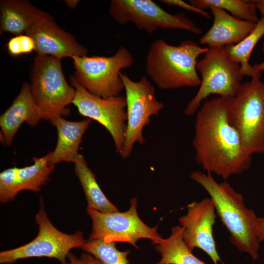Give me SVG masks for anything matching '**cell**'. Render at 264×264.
<instances>
[{
	"label": "cell",
	"instance_id": "obj_1",
	"mask_svg": "<svg viewBox=\"0 0 264 264\" xmlns=\"http://www.w3.org/2000/svg\"><path fill=\"white\" fill-rule=\"evenodd\" d=\"M192 144L197 163L208 173L224 180L251 165L252 155L245 151L240 134L228 121L225 98L207 99L198 110Z\"/></svg>",
	"mask_w": 264,
	"mask_h": 264
},
{
	"label": "cell",
	"instance_id": "obj_2",
	"mask_svg": "<svg viewBox=\"0 0 264 264\" xmlns=\"http://www.w3.org/2000/svg\"><path fill=\"white\" fill-rule=\"evenodd\" d=\"M190 178L208 193L216 212L230 233V242L238 250L258 258L260 241L256 229L258 217L245 205L242 195L224 181L217 182L210 173L195 171Z\"/></svg>",
	"mask_w": 264,
	"mask_h": 264
},
{
	"label": "cell",
	"instance_id": "obj_3",
	"mask_svg": "<svg viewBox=\"0 0 264 264\" xmlns=\"http://www.w3.org/2000/svg\"><path fill=\"white\" fill-rule=\"evenodd\" d=\"M193 41L172 45L162 39L154 41L146 58L148 77L162 89L196 87L201 83L196 68L197 58L208 51Z\"/></svg>",
	"mask_w": 264,
	"mask_h": 264
},
{
	"label": "cell",
	"instance_id": "obj_4",
	"mask_svg": "<svg viewBox=\"0 0 264 264\" xmlns=\"http://www.w3.org/2000/svg\"><path fill=\"white\" fill-rule=\"evenodd\" d=\"M258 72L242 84L237 94L226 98L227 117L250 155L264 153V82Z\"/></svg>",
	"mask_w": 264,
	"mask_h": 264
},
{
	"label": "cell",
	"instance_id": "obj_5",
	"mask_svg": "<svg viewBox=\"0 0 264 264\" xmlns=\"http://www.w3.org/2000/svg\"><path fill=\"white\" fill-rule=\"evenodd\" d=\"M31 93L42 118L49 121L67 116L75 89L67 83L61 60L37 54L32 68Z\"/></svg>",
	"mask_w": 264,
	"mask_h": 264
},
{
	"label": "cell",
	"instance_id": "obj_6",
	"mask_svg": "<svg viewBox=\"0 0 264 264\" xmlns=\"http://www.w3.org/2000/svg\"><path fill=\"white\" fill-rule=\"evenodd\" d=\"M75 69L74 77L90 93L102 98L120 95L124 85L120 73L133 65L132 54L125 47H120L110 57H71Z\"/></svg>",
	"mask_w": 264,
	"mask_h": 264
},
{
	"label": "cell",
	"instance_id": "obj_7",
	"mask_svg": "<svg viewBox=\"0 0 264 264\" xmlns=\"http://www.w3.org/2000/svg\"><path fill=\"white\" fill-rule=\"evenodd\" d=\"M196 68L201 77V83L184 110L188 116L194 115L211 94L225 99L235 96L242 84L241 66L229 60L224 46L209 48L204 57L198 61Z\"/></svg>",
	"mask_w": 264,
	"mask_h": 264
},
{
	"label": "cell",
	"instance_id": "obj_8",
	"mask_svg": "<svg viewBox=\"0 0 264 264\" xmlns=\"http://www.w3.org/2000/svg\"><path fill=\"white\" fill-rule=\"evenodd\" d=\"M35 216L39 225L37 237L29 243L0 253L1 264H12L17 261L33 257H47L57 259L61 264H67L66 258L71 249L82 247L85 243L83 233L67 234L57 229L48 219L43 202Z\"/></svg>",
	"mask_w": 264,
	"mask_h": 264
},
{
	"label": "cell",
	"instance_id": "obj_9",
	"mask_svg": "<svg viewBox=\"0 0 264 264\" xmlns=\"http://www.w3.org/2000/svg\"><path fill=\"white\" fill-rule=\"evenodd\" d=\"M109 13L118 23L131 22L149 33L158 28L184 30L196 35L202 33L184 13H168L152 0H112Z\"/></svg>",
	"mask_w": 264,
	"mask_h": 264
},
{
	"label": "cell",
	"instance_id": "obj_10",
	"mask_svg": "<svg viewBox=\"0 0 264 264\" xmlns=\"http://www.w3.org/2000/svg\"><path fill=\"white\" fill-rule=\"evenodd\" d=\"M129 209L124 212L103 213L87 209L92 222L89 240L103 239L107 242H128L139 248L136 242L141 239L151 240L154 244L162 238L157 226L150 227L140 218L137 211V199H131Z\"/></svg>",
	"mask_w": 264,
	"mask_h": 264
},
{
	"label": "cell",
	"instance_id": "obj_11",
	"mask_svg": "<svg viewBox=\"0 0 264 264\" xmlns=\"http://www.w3.org/2000/svg\"><path fill=\"white\" fill-rule=\"evenodd\" d=\"M120 76L124 85L127 113L126 137L120 154L126 158L131 154L135 143L145 142L143 129L150 123L151 116L158 115L164 105L157 100L155 88L145 76L137 82L122 72Z\"/></svg>",
	"mask_w": 264,
	"mask_h": 264
},
{
	"label": "cell",
	"instance_id": "obj_12",
	"mask_svg": "<svg viewBox=\"0 0 264 264\" xmlns=\"http://www.w3.org/2000/svg\"><path fill=\"white\" fill-rule=\"evenodd\" d=\"M75 89L72 103L82 116L102 125L110 134L116 152L121 154L125 140L127 123V102L122 95L102 98L88 92L74 77L70 78Z\"/></svg>",
	"mask_w": 264,
	"mask_h": 264
},
{
	"label": "cell",
	"instance_id": "obj_13",
	"mask_svg": "<svg viewBox=\"0 0 264 264\" xmlns=\"http://www.w3.org/2000/svg\"><path fill=\"white\" fill-rule=\"evenodd\" d=\"M216 208L212 199L205 198L194 201L188 206L187 214L179 218L184 227V241L192 251L198 247L204 251L215 264L221 261L213 236V226L216 218Z\"/></svg>",
	"mask_w": 264,
	"mask_h": 264
},
{
	"label": "cell",
	"instance_id": "obj_14",
	"mask_svg": "<svg viewBox=\"0 0 264 264\" xmlns=\"http://www.w3.org/2000/svg\"><path fill=\"white\" fill-rule=\"evenodd\" d=\"M25 34L33 39L35 51L38 54L61 60L88 54L86 47L79 44L71 34L60 27L53 17L44 11Z\"/></svg>",
	"mask_w": 264,
	"mask_h": 264
},
{
	"label": "cell",
	"instance_id": "obj_15",
	"mask_svg": "<svg viewBox=\"0 0 264 264\" xmlns=\"http://www.w3.org/2000/svg\"><path fill=\"white\" fill-rule=\"evenodd\" d=\"M51 152L32 158L33 164L22 168L6 169L0 174V201L6 202L14 198L19 192L27 190L38 192L49 178L54 169L49 162Z\"/></svg>",
	"mask_w": 264,
	"mask_h": 264
},
{
	"label": "cell",
	"instance_id": "obj_16",
	"mask_svg": "<svg viewBox=\"0 0 264 264\" xmlns=\"http://www.w3.org/2000/svg\"><path fill=\"white\" fill-rule=\"evenodd\" d=\"M41 119L32 97L30 85L24 83L11 105L0 116V137L2 143L10 145L16 132L24 122L35 126Z\"/></svg>",
	"mask_w": 264,
	"mask_h": 264
},
{
	"label": "cell",
	"instance_id": "obj_17",
	"mask_svg": "<svg viewBox=\"0 0 264 264\" xmlns=\"http://www.w3.org/2000/svg\"><path fill=\"white\" fill-rule=\"evenodd\" d=\"M214 21L208 31L199 39L202 44L209 48L221 47L237 44L248 36L256 23L237 19L226 11L215 7L209 8Z\"/></svg>",
	"mask_w": 264,
	"mask_h": 264
},
{
	"label": "cell",
	"instance_id": "obj_18",
	"mask_svg": "<svg viewBox=\"0 0 264 264\" xmlns=\"http://www.w3.org/2000/svg\"><path fill=\"white\" fill-rule=\"evenodd\" d=\"M50 122L57 132V144L54 151L51 152L50 163L55 165L62 162L73 163L79 154L78 150L83 136L92 120L87 118L71 121L58 117Z\"/></svg>",
	"mask_w": 264,
	"mask_h": 264
},
{
	"label": "cell",
	"instance_id": "obj_19",
	"mask_svg": "<svg viewBox=\"0 0 264 264\" xmlns=\"http://www.w3.org/2000/svg\"><path fill=\"white\" fill-rule=\"evenodd\" d=\"M44 12L26 0H0V32L25 34Z\"/></svg>",
	"mask_w": 264,
	"mask_h": 264
},
{
	"label": "cell",
	"instance_id": "obj_20",
	"mask_svg": "<svg viewBox=\"0 0 264 264\" xmlns=\"http://www.w3.org/2000/svg\"><path fill=\"white\" fill-rule=\"evenodd\" d=\"M74 170L86 196L87 209L103 213L118 211L106 197L99 186L92 171L88 167L83 155L79 154L73 162Z\"/></svg>",
	"mask_w": 264,
	"mask_h": 264
},
{
	"label": "cell",
	"instance_id": "obj_21",
	"mask_svg": "<svg viewBox=\"0 0 264 264\" xmlns=\"http://www.w3.org/2000/svg\"><path fill=\"white\" fill-rule=\"evenodd\" d=\"M184 227L176 226L171 229L170 236L162 238L154 248L161 255L156 264H207L192 253L183 239Z\"/></svg>",
	"mask_w": 264,
	"mask_h": 264
},
{
	"label": "cell",
	"instance_id": "obj_22",
	"mask_svg": "<svg viewBox=\"0 0 264 264\" xmlns=\"http://www.w3.org/2000/svg\"><path fill=\"white\" fill-rule=\"evenodd\" d=\"M264 36V17L262 16L253 31L242 41L237 44L224 46L225 54L229 60L240 64L242 76L252 78L255 75L253 67L248 61L254 47Z\"/></svg>",
	"mask_w": 264,
	"mask_h": 264
},
{
	"label": "cell",
	"instance_id": "obj_23",
	"mask_svg": "<svg viewBox=\"0 0 264 264\" xmlns=\"http://www.w3.org/2000/svg\"><path fill=\"white\" fill-rule=\"evenodd\" d=\"M189 2L203 10L215 7L228 11L231 16L240 20L257 23L259 20L253 0H190Z\"/></svg>",
	"mask_w": 264,
	"mask_h": 264
},
{
	"label": "cell",
	"instance_id": "obj_24",
	"mask_svg": "<svg viewBox=\"0 0 264 264\" xmlns=\"http://www.w3.org/2000/svg\"><path fill=\"white\" fill-rule=\"evenodd\" d=\"M115 242H107L103 239L90 240L82 248L100 261L103 264H129L127 256L129 250L119 251Z\"/></svg>",
	"mask_w": 264,
	"mask_h": 264
},
{
	"label": "cell",
	"instance_id": "obj_25",
	"mask_svg": "<svg viewBox=\"0 0 264 264\" xmlns=\"http://www.w3.org/2000/svg\"><path fill=\"white\" fill-rule=\"evenodd\" d=\"M9 53L13 56H19L32 52L35 49L33 39L27 34H21L12 38L7 44Z\"/></svg>",
	"mask_w": 264,
	"mask_h": 264
},
{
	"label": "cell",
	"instance_id": "obj_26",
	"mask_svg": "<svg viewBox=\"0 0 264 264\" xmlns=\"http://www.w3.org/2000/svg\"><path fill=\"white\" fill-rule=\"evenodd\" d=\"M67 264H103L100 261L88 253H82L79 257L69 253Z\"/></svg>",
	"mask_w": 264,
	"mask_h": 264
},
{
	"label": "cell",
	"instance_id": "obj_27",
	"mask_svg": "<svg viewBox=\"0 0 264 264\" xmlns=\"http://www.w3.org/2000/svg\"><path fill=\"white\" fill-rule=\"evenodd\" d=\"M161 2L170 5H174L180 7L188 11L197 13L201 14L204 17L210 19V15L209 13L205 10H201L196 7H195L190 3H188L180 0H162Z\"/></svg>",
	"mask_w": 264,
	"mask_h": 264
},
{
	"label": "cell",
	"instance_id": "obj_28",
	"mask_svg": "<svg viewBox=\"0 0 264 264\" xmlns=\"http://www.w3.org/2000/svg\"><path fill=\"white\" fill-rule=\"evenodd\" d=\"M255 3L257 9L259 11L262 16L264 17V0H253ZM262 51L264 54V42L262 45ZM254 71L255 73L258 72H264V61L255 64L253 66Z\"/></svg>",
	"mask_w": 264,
	"mask_h": 264
},
{
	"label": "cell",
	"instance_id": "obj_29",
	"mask_svg": "<svg viewBox=\"0 0 264 264\" xmlns=\"http://www.w3.org/2000/svg\"><path fill=\"white\" fill-rule=\"evenodd\" d=\"M257 236L260 242L264 241V217L258 218L256 223Z\"/></svg>",
	"mask_w": 264,
	"mask_h": 264
},
{
	"label": "cell",
	"instance_id": "obj_30",
	"mask_svg": "<svg viewBox=\"0 0 264 264\" xmlns=\"http://www.w3.org/2000/svg\"><path fill=\"white\" fill-rule=\"evenodd\" d=\"M80 1L78 0H65V3H66V5L71 8H75L77 4L79 3Z\"/></svg>",
	"mask_w": 264,
	"mask_h": 264
}]
</instances>
